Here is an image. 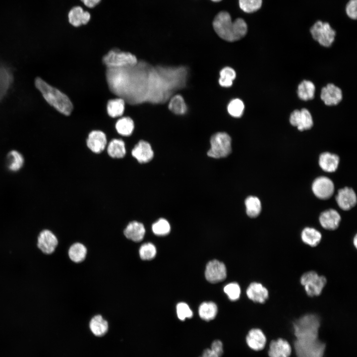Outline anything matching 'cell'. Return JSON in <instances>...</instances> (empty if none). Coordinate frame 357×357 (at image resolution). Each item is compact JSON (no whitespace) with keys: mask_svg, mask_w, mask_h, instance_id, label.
Returning <instances> with one entry per match:
<instances>
[{"mask_svg":"<svg viewBox=\"0 0 357 357\" xmlns=\"http://www.w3.org/2000/svg\"><path fill=\"white\" fill-rule=\"evenodd\" d=\"M106 76L112 92L130 104H159L161 100L163 86L158 69L144 61L123 68H107Z\"/></svg>","mask_w":357,"mask_h":357,"instance_id":"6da1fadb","label":"cell"},{"mask_svg":"<svg viewBox=\"0 0 357 357\" xmlns=\"http://www.w3.org/2000/svg\"><path fill=\"white\" fill-rule=\"evenodd\" d=\"M213 26L217 34L228 42L241 39L247 32V24L242 18H238L232 21L230 14L225 11H220L216 15Z\"/></svg>","mask_w":357,"mask_h":357,"instance_id":"7a4b0ae2","label":"cell"},{"mask_svg":"<svg viewBox=\"0 0 357 357\" xmlns=\"http://www.w3.org/2000/svg\"><path fill=\"white\" fill-rule=\"evenodd\" d=\"M34 84L43 98L51 106L62 115H70L73 106L66 94L39 77L35 78Z\"/></svg>","mask_w":357,"mask_h":357,"instance_id":"3957f363","label":"cell"},{"mask_svg":"<svg viewBox=\"0 0 357 357\" xmlns=\"http://www.w3.org/2000/svg\"><path fill=\"white\" fill-rule=\"evenodd\" d=\"M320 321L318 316L313 314L302 316L294 322V333L297 338L318 337Z\"/></svg>","mask_w":357,"mask_h":357,"instance_id":"277c9868","label":"cell"},{"mask_svg":"<svg viewBox=\"0 0 357 357\" xmlns=\"http://www.w3.org/2000/svg\"><path fill=\"white\" fill-rule=\"evenodd\" d=\"M103 62L107 68H120L134 65L138 60L136 57L130 52L114 49L103 57Z\"/></svg>","mask_w":357,"mask_h":357,"instance_id":"5b68a950","label":"cell"},{"mask_svg":"<svg viewBox=\"0 0 357 357\" xmlns=\"http://www.w3.org/2000/svg\"><path fill=\"white\" fill-rule=\"evenodd\" d=\"M211 148L207 152L208 156L214 158L227 157L231 152V138L226 132H217L213 134L210 139Z\"/></svg>","mask_w":357,"mask_h":357,"instance_id":"8992f818","label":"cell"},{"mask_svg":"<svg viewBox=\"0 0 357 357\" xmlns=\"http://www.w3.org/2000/svg\"><path fill=\"white\" fill-rule=\"evenodd\" d=\"M309 30L313 39L323 47H329L334 41L336 32L328 22L317 20Z\"/></svg>","mask_w":357,"mask_h":357,"instance_id":"52a82bcc","label":"cell"},{"mask_svg":"<svg viewBox=\"0 0 357 357\" xmlns=\"http://www.w3.org/2000/svg\"><path fill=\"white\" fill-rule=\"evenodd\" d=\"M306 294L309 297L320 295L327 283L326 278L313 271L304 273L300 279Z\"/></svg>","mask_w":357,"mask_h":357,"instance_id":"ba28073f","label":"cell"},{"mask_svg":"<svg viewBox=\"0 0 357 357\" xmlns=\"http://www.w3.org/2000/svg\"><path fill=\"white\" fill-rule=\"evenodd\" d=\"M59 239L51 230L45 229L38 234L36 239L37 248L45 255L54 253L58 246Z\"/></svg>","mask_w":357,"mask_h":357,"instance_id":"9c48e42d","label":"cell"},{"mask_svg":"<svg viewBox=\"0 0 357 357\" xmlns=\"http://www.w3.org/2000/svg\"><path fill=\"white\" fill-rule=\"evenodd\" d=\"M205 275L206 280L212 283L223 281L227 276L225 264L217 260L209 261L206 267Z\"/></svg>","mask_w":357,"mask_h":357,"instance_id":"30bf717a","label":"cell"},{"mask_svg":"<svg viewBox=\"0 0 357 357\" xmlns=\"http://www.w3.org/2000/svg\"><path fill=\"white\" fill-rule=\"evenodd\" d=\"M312 191L315 195L321 199H327L333 194L334 185L333 181L326 177L316 178L312 185Z\"/></svg>","mask_w":357,"mask_h":357,"instance_id":"8fae6325","label":"cell"},{"mask_svg":"<svg viewBox=\"0 0 357 357\" xmlns=\"http://www.w3.org/2000/svg\"><path fill=\"white\" fill-rule=\"evenodd\" d=\"M290 122L292 125L297 127L300 131L311 128L313 124L310 112L304 108L300 111H294L291 114Z\"/></svg>","mask_w":357,"mask_h":357,"instance_id":"7c38bea8","label":"cell"},{"mask_svg":"<svg viewBox=\"0 0 357 357\" xmlns=\"http://www.w3.org/2000/svg\"><path fill=\"white\" fill-rule=\"evenodd\" d=\"M86 143L87 147L90 151L94 153L99 154L105 150L107 146L106 135L101 130H92L89 133Z\"/></svg>","mask_w":357,"mask_h":357,"instance_id":"4fadbf2b","label":"cell"},{"mask_svg":"<svg viewBox=\"0 0 357 357\" xmlns=\"http://www.w3.org/2000/svg\"><path fill=\"white\" fill-rule=\"evenodd\" d=\"M131 155L138 163L144 164L150 162L153 159L154 152L149 142L141 140L132 149Z\"/></svg>","mask_w":357,"mask_h":357,"instance_id":"5bb4252c","label":"cell"},{"mask_svg":"<svg viewBox=\"0 0 357 357\" xmlns=\"http://www.w3.org/2000/svg\"><path fill=\"white\" fill-rule=\"evenodd\" d=\"M336 200L341 209L349 210L356 204L357 196L352 188L346 187L339 190Z\"/></svg>","mask_w":357,"mask_h":357,"instance_id":"9a60e30c","label":"cell"},{"mask_svg":"<svg viewBox=\"0 0 357 357\" xmlns=\"http://www.w3.org/2000/svg\"><path fill=\"white\" fill-rule=\"evenodd\" d=\"M320 98L326 105H336L342 100V91L334 84L330 83L322 89Z\"/></svg>","mask_w":357,"mask_h":357,"instance_id":"2e32d148","label":"cell"},{"mask_svg":"<svg viewBox=\"0 0 357 357\" xmlns=\"http://www.w3.org/2000/svg\"><path fill=\"white\" fill-rule=\"evenodd\" d=\"M91 14L79 5L72 7L68 13L69 23L73 27L86 25L90 20Z\"/></svg>","mask_w":357,"mask_h":357,"instance_id":"e0dca14e","label":"cell"},{"mask_svg":"<svg viewBox=\"0 0 357 357\" xmlns=\"http://www.w3.org/2000/svg\"><path fill=\"white\" fill-rule=\"evenodd\" d=\"M246 295L253 301L263 303L269 298V292L262 284L253 282L248 287Z\"/></svg>","mask_w":357,"mask_h":357,"instance_id":"ac0fdd59","label":"cell"},{"mask_svg":"<svg viewBox=\"0 0 357 357\" xmlns=\"http://www.w3.org/2000/svg\"><path fill=\"white\" fill-rule=\"evenodd\" d=\"M319 220L321 226L328 230L337 229L341 221L339 213L334 209H329L323 212L320 215Z\"/></svg>","mask_w":357,"mask_h":357,"instance_id":"d6986e66","label":"cell"},{"mask_svg":"<svg viewBox=\"0 0 357 357\" xmlns=\"http://www.w3.org/2000/svg\"><path fill=\"white\" fill-rule=\"evenodd\" d=\"M291 352L292 348L289 343L280 338L271 341L268 355L270 357H289Z\"/></svg>","mask_w":357,"mask_h":357,"instance_id":"ffe728a7","label":"cell"},{"mask_svg":"<svg viewBox=\"0 0 357 357\" xmlns=\"http://www.w3.org/2000/svg\"><path fill=\"white\" fill-rule=\"evenodd\" d=\"M246 341L248 347L254 351L262 350L266 344V338L263 332L259 329L254 328L248 333Z\"/></svg>","mask_w":357,"mask_h":357,"instance_id":"44dd1931","label":"cell"},{"mask_svg":"<svg viewBox=\"0 0 357 357\" xmlns=\"http://www.w3.org/2000/svg\"><path fill=\"white\" fill-rule=\"evenodd\" d=\"M123 234L127 238L139 242L144 237L145 229L142 223L134 221L128 223L124 230Z\"/></svg>","mask_w":357,"mask_h":357,"instance_id":"7402d4cb","label":"cell"},{"mask_svg":"<svg viewBox=\"0 0 357 357\" xmlns=\"http://www.w3.org/2000/svg\"><path fill=\"white\" fill-rule=\"evenodd\" d=\"M89 328L95 336L102 337L108 331V322L101 315H96L91 319L89 322Z\"/></svg>","mask_w":357,"mask_h":357,"instance_id":"603a6c76","label":"cell"},{"mask_svg":"<svg viewBox=\"0 0 357 357\" xmlns=\"http://www.w3.org/2000/svg\"><path fill=\"white\" fill-rule=\"evenodd\" d=\"M13 79L11 70L6 66L0 64V100L6 95Z\"/></svg>","mask_w":357,"mask_h":357,"instance_id":"cb8c5ba5","label":"cell"},{"mask_svg":"<svg viewBox=\"0 0 357 357\" xmlns=\"http://www.w3.org/2000/svg\"><path fill=\"white\" fill-rule=\"evenodd\" d=\"M339 163V158L337 155L324 152L320 155L319 164L321 168L325 172H335L338 168Z\"/></svg>","mask_w":357,"mask_h":357,"instance_id":"d4e9b609","label":"cell"},{"mask_svg":"<svg viewBox=\"0 0 357 357\" xmlns=\"http://www.w3.org/2000/svg\"><path fill=\"white\" fill-rule=\"evenodd\" d=\"M107 151L108 155L112 158H122L126 153L125 143L120 139H113L108 144Z\"/></svg>","mask_w":357,"mask_h":357,"instance_id":"484cf974","label":"cell"},{"mask_svg":"<svg viewBox=\"0 0 357 357\" xmlns=\"http://www.w3.org/2000/svg\"><path fill=\"white\" fill-rule=\"evenodd\" d=\"M321 238V234L312 228H305L301 233V238L303 242L312 247L317 246L320 242Z\"/></svg>","mask_w":357,"mask_h":357,"instance_id":"4316f807","label":"cell"},{"mask_svg":"<svg viewBox=\"0 0 357 357\" xmlns=\"http://www.w3.org/2000/svg\"><path fill=\"white\" fill-rule=\"evenodd\" d=\"M124 108L125 101L120 97L110 100L107 105L108 114L112 118L122 116L124 113Z\"/></svg>","mask_w":357,"mask_h":357,"instance_id":"83f0119b","label":"cell"},{"mask_svg":"<svg viewBox=\"0 0 357 357\" xmlns=\"http://www.w3.org/2000/svg\"><path fill=\"white\" fill-rule=\"evenodd\" d=\"M115 127L118 133L124 136L130 135L134 129V123L131 118L124 117L116 122Z\"/></svg>","mask_w":357,"mask_h":357,"instance_id":"f1b7e54d","label":"cell"},{"mask_svg":"<svg viewBox=\"0 0 357 357\" xmlns=\"http://www.w3.org/2000/svg\"><path fill=\"white\" fill-rule=\"evenodd\" d=\"M217 312V305L212 301L202 303L198 309L200 317L205 321H210L214 319Z\"/></svg>","mask_w":357,"mask_h":357,"instance_id":"f546056e","label":"cell"},{"mask_svg":"<svg viewBox=\"0 0 357 357\" xmlns=\"http://www.w3.org/2000/svg\"><path fill=\"white\" fill-rule=\"evenodd\" d=\"M315 88L314 84L308 80H303L298 87V95L302 100H312L314 96Z\"/></svg>","mask_w":357,"mask_h":357,"instance_id":"4dcf8cb0","label":"cell"},{"mask_svg":"<svg viewBox=\"0 0 357 357\" xmlns=\"http://www.w3.org/2000/svg\"><path fill=\"white\" fill-rule=\"evenodd\" d=\"M169 109L176 115H182L187 111V106L183 98L180 95H175L170 98Z\"/></svg>","mask_w":357,"mask_h":357,"instance_id":"1f68e13d","label":"cell"},{"mask_svg":"<svg viewBox=\"0 0 357 357\" xmlns=\"http://www.w3.org/2000/svg\"><path fill=\"white\" fill-rule=\"evenodd\" d=\"M70 259L76 263L84 260L87 254V249L82 243L77 242L70 246L68 251Z\"/></svg>","mask_w":357,"mask_h":357,"instance_id":"d6a6232c","label":"cell"},{"mask_svg":"<svg viewBox=\"0 0 357 357\" xmlns=\"http://www.w3.org/2000/svg\"><path fill=\"white\" fill-rule=\"evenodd\" d=\"M246 212L251 218L257 217L261 211V204L258 198L253 196L248 197L245 201Z\"/></svg>","mask_w":357,"mask_h":357,"instance_id":"836d02e7","label":"cell"},{"mask_svg":"<svg viewBox=\"0 0 357 357\" xmlns=\"http://www.w3.org/2000/svg\"><path fill=\"white\" fill-rule=\"evenodd\" d=\"M236 77L235 70L230 67H225L220 72L219 84L223 87H230Z\"/></svg>","mask_w":357,"mask_h":357,"instance_id":"e575fe53","label":"cell"},{"mask_svg":"<svg viewBox=\"0 0 357 357\" xmlns=\"http://www.w3.org/2000/svg\"><path fill=\"white\" fill-rule=\"evenodd\" d=\"M24 159L18 151L12 150L8 155V168L12 171H18L23 166Z\"/></svg>","mask_w":357,"mask_h":357,"instance_id":"d590c367","label":"cell"},{"mask_svg":"<svg viewBox=\"0 0 357 357\" xmlns=\"http://www.w3.org/2000/svg\"><path fill=\"white\" fill-rule=\"evenodd\" d=\"M243 102L239 99H234L229 103L227 110L229 114L235 118L240 117L244 111Z\"/></svg>","mask_w":357,"mask_h":357,"instance_id":"8d00e7d4","label":"cell"},{"mask_svg":"<svg viewBox=\"0 0 357 357\" xmlns=\"http://www.w3.org/2000/svg\"><path fill=\"white\" fill-rule=\"evenodd\" d=\"M240 9L246 13L258 11L262 6V0H238Z\"/></svg>","mask_w":357,"mask_h":357,"instance_id":"74e56055","label":"cell"},{"mask_svg":"<svg viewBox=\"0 0 357 357\" xmlns=\"http://www.w3.org/2000/svg\"><path fill=\"white\" fill-rule=\"evenodd\" d=\"M153 233L157 236H165L168 234L171 230L170 225L164 218H161L152 226Z\"/></svg>","mask_w":357,"mask_h":357,"instance_id":"f35d334b","label":"cell"},{"mask_svg":"<svg viewBox=\"0 0 357 357\" xmlns=\"http://www.w3.org/2000/svg\"><path fill=\"white\" fill-rule=\"evenodd\" d=\"M139 253L141 259L144 260H151L156 256V248L152 243H145L140 247Z\"/></svg>","mask_w":357,"mask_h":357,"instance_id":"ab89813d","label":"cell"},{"mask_svg":"<svg viewBox=\"0 0 357 357\" xmlns=\"http://www.w3.org/2000/svg\"><path fill=\"white\" fill-rule=\"evenodd\" d=\"M224 292L228 295L229 299L235 301L238 299L240 294V289L237 283H231L225 286Z\"/></svg>","mask_w":357,"mask_h":357,"instance_id":"60d3db41","label":"cell"},{"mask_svg":"<svg viewBox=\"0 0 357 357\" xmlns=\"http://www.w3.org/2000/svg\"><path fill=\"white\" fill-rule=\"evenodd\" d=\"M177 313L178 318L180 320H184L186 318H191L193 315V312L188 306L184 302H179L177 305Z\"/></svg>","mask_w":357,"mask_h":357,"instance_id":"b9f144b4","label":"cell"},{"mask_svg":"<svg viewBox=\"0 0 357 357\" xmlns=\"http://www.w3.org/2000/svg\"><path fill=\"white\" fill-rule=\"evenodd\" d=\"M357 0H349L345 7V11L347 16L353 20L357 18Z\"/></svg>","mask_w":357,"mask_h":357,"instance_id":"7bdbcfd3","label":"cell"},{"mask_svg":"<svg viewBox=\"0 0 357 357\" xmlns=\"http://www.w3.org/2000/svg\"><path fill=\"white\" fill-rule=\"evenodd\" d=\"M211 349L221 357L223 353V344L222 342L218 340L213 341L211 344Z\"/></svg>","mask_w":357,"mask_h":357,"instance_id":"ee69618b","label":"cell"},{"mask_svg":"<svg viewBox=\"0 0 357 357\" xmlns=\"http://www.w3.org/2000/svg\"><path fill=\"white\" fill-rule=\"evenodd\" d=\"M86 7L92 8L98 5L102 0H80Z\"/></svg>","mask_w":357,"mask_h":357,"instance_id":"f6af8a7d","label":"cell"},{"mask_svg":"<svg viewBox=\"0 0 357 357\" xmlns=\"http://www.w3.org/2000/svg\"><path fill=\"white\" fill-rule=\"evenodd\" d=\"M200 357H221L215 352L210 349H205Z\"/></svg>","mask_w":357,"mask_h":357,"instance_id":"bcb514c9","label":"cell"},{"mask_svg":"<svg viewBox=\"0 0 357 357\" xmlns=\"http://www.w3.org/2000/svg\"><path fill=\"white\" fill-rule=\"evenodd\" d=\"M353 242H354V246H355L356 247H357V236H356V235L355 236V237H354V238Z\"/></svg>","mask_w":357,"mask_h":357,"instance_id":"7dc6e473","label":"cell"},{"mask_svg":"<svg viewBox=\"0 0 357 357\" xmlns=\"http://www.w3.org/2000/svg\"><path fill=\"white\" fill-rule=\"evenodd\" d=\"M211 0L213 1H214V2H219L222 0Z\"/></svg>","mask_w":357,"mask_h":357,"instance_id":"c3c4849f","label":"cell"}]
</instances>
